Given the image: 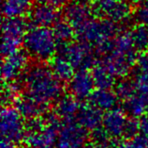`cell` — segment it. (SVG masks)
Segmentation results:
<instances>
[{"label": "cell", "mask_w": 148, "mask_h": 148, "mask_svg": "<svg viewBox=\"0 0 148 148\" xmlns=\"http://www.w3.org/2000/svg\"><path fill=\"white\" fill-rule=\"evenodd\" d=\"M25 94L47 108L63 96V84L56 76L50 66L43 62L28 65L23 76Z\"/></svg>", "instance_id": "obj_1"}, {"label": "cell", "mask_w": 148, "mask_h": 148, "mask_svg": "<svg viewBox=\"0 0 148 148\" xmlns=\"http://www.w3.org/2000/svg\"><path fill=\"white\" fill-rule=\"evenodd\" d=\"M137 59V50L132 44L130 31H123L116 36L111 51L103 56L101 62L116 77L124 79L133 71Z\"/></svg>", "instance_id": "obj_2"}, {"label": "cell", "mask_w": 148, "mask_h": 148, "mask_svg": "<svg viewBox=\"0 0 148 148\" xmlns=\"http://www.w3.org/2000/svg\"><path fill=\"white\" fill-rule=\"evenodd\" d=\"M119 33L118 25L100 18H92L86 25L76 31L80 41L92 46L97 53L102 56L111 51L114 40Z\"/></svg>", "instance_id": "obj_3"}, {"label": "cell", "mask_w": 148, "mask_h": 148, "mask_svg": "<svg viewBox=\"0 0 148 148\" xmlns=\"http://www.w3.org/2000/svg\"><path fill=\"white\" fill-rule=\"evenodd\" d=\"M61 124L56 113L45 114L43 117L28 121L24 139L27 146L30 148H52L56 146Z\"/></svg>", "instance_id": "obj_4"}, {"label": "cell", "mask_w": 148, "mask_h": 148, "mask_svg": "<svg viewBox=\"0 0 148 148\" xmlns=\"http://www.w3.org/2000/svg\"><path fill=\"white\" fill-rule=\"evenodd\" d=\"M24 51L38 62L52 60L58 52V44L51 28L31 26L24 40Z\"/></svg>", "instance_id": "obj_5"}, {"label": "cell", "mask_w": 148, "mask_h": 148, "mask_svg": "<svg viewBox=\"0 0 148 148\" xmlns=\"http://www.w3.org/2000/svg\"><path fill=\"white\" fill-rule=\"evenodd\" d=\"M28 24L23 18H4L2 21L1 53L4 58L20 51L24 44Z\"/></svg>", "instance_id": "obj_6"}, {"label": "cell", "mask_w": 148, "mask_h": 148, "mask_svg": "<svg viewBox=\"0 0 148 148\" xmlns=\"http://www.w3.org/2000/svg\"><path fill=\"white\" fill-rule=\"evenodd\" d=\"M59 55L66 58L75 69V71H88L98 63L96 50L82 41L71 42L60 45Z\"/></svg>", "instance_id": "obj_7"}, {"label": "cell", "mask_w": 148, "mask_h": 148, "mask_svg": "<svg viewBox=\"0 0 148 148\" xmlns=\"http://www.w3.org/2000/svg\"><path fill=\"white\" fill-rule=\"evenodd\" d=\"M91 8L97 18L105 19L116 25H123L130 20V4L125 0H92Z\"/></svg>", "instance_id": "obj_8"}, {"label": "cell", "mask_w": 148, "mask_h": 148, "mask_svg": "<svg viewBox=\"0 0 148 148\" xmlns=\"http://www.w3.org/2000/svg\"><path fill=\"white\" fill-rule=\"evenodd\" d=\"M0 127L3 140L17 143L25 139L26 124H25L24 117L13 106L3 108Z\"/></svg>", "instance_id": "obj_9"}, {"label": "cell", "mask_w": 148, "mask_h": 148, "mask_svg": "<svg viewBox=\"0 0 148 148\" xmlns=\"http://www.w3.org/2000/svg\"><path fill=\"white\" fill-rule=\"evenodd\" d=\"M88 143V131L76 121H66L58 131L56 148H85Z\"/></svg>", "instance_id": "obj_10"}, {"label": "cell", "mask_w": 148, "mask_h": 148, "mask_svg": "<svg viewBox=\"0 0 148 148\" xmlns=\"http://www.w3.org/2000/svg\"><path fill=\"white\" fill-rule=\"evenodd\" d=\"M92 0H71L64 7L65 20L71 24L75 31L81 29L92 19Z\"/></svg>", "instance_id": "obj_11"}, {"label": "cell", "mask_w": 148, "mask_h": 148, "mask_svg": "<svg viewBox=\"0 0 148 148\" xmlns=\"http://www.w3.org/2000/svg\"><path fill=\"white\" fill-rule=\"evenodd\" d=\"M28 67V55L25 51H18L4 58L1 67V76L6 83H14L23 77Z\"/></svg>", "instance_id": "obj_12"}, {"label": "cell", "mask_w": 148, "mask_h": 148, "mask_svg": "<svg viewBox=\"0 0 148 148\" xmlns=\"http://www.w3.org/2000/svg\"><path fill=\"white\" fill-rule=\"evenodd\" d=\"M128 121L130 119L127 118V114L123 108H115L104 113L102 129L112 141H118L126 137Z\"/></svg>", "instance_id": "obj_13"}, {"label": "cell", "mask_w": 148, "mask_h": 148, "mask_svg": "<svg viewBox=\"0 0 148 148\" xmlns=\"http://www.w3.org/2000/svg\"><path fill=\"white\" fill-rule=\"evenodd\" d=\"M123 110L133 119L148 115V84L136 82L133 94L123 102Z\"/></svg>", "instance_id": "obj_14"}, {"label": "cell", "mask_w": 148, "mask_h": 148, "mask_svg": "<svg viewBox=\"0 0 148 148\" xmlns=\"http://www.w3.org/2000/svg\"><path fill=\"white\" fill-rule=\"evenodd\" d=\"M68 83L69 94L79 101L89 99L95 92L94 79L88 71H77Z\"/></svg>", "instance_id": "obj_15"}, {"label": "cell", "mask_w": 148, "mask_h": 148, "mask_svg": "<svg viewBox=\"0 0 148 148\" xmlns=\"http://www.w3.org/2000/svg\"><path fill=\"white\" fill-rule=\"evenodd\" d=\"M28 19L32 26L49 28L59 20V13L49 3L37 4L30 10Z\"/></svg>", "instance_id": "obj_16"}, {"label": "cell", "mask_w": 148, "mask_h": 148, "mask_svg": "<svg viewBox=\"0 0 148 148\" xmlns=\"http://www.w3.org/2000/svg\"><path fill=\"white\" fill-rule=\"evenodd\" d=\"M104 114L91 104L82 105L76 116V122L85 130L95 132L102 127Z\"/></svg>", "instance_id": "obj_17"}, {"label": "cell", "mask_w": 148, "mask_h": 148, "mask_svg": "<svg viewBox=\"0 0 148 148\" xmlns=\"http://www.w3.org/2000/svg\"><path fill=\"white\" fill-rule=\"evenodd\" d=\"M82 105L71 94H64L56 103V113L60 120L73 121L79 112Z\"/></svg>", "instance_id": "obj_18"}, {"label": "cell", "mask_w": 148, "mask_h": 148, "mask_svg": "<svg viewBox=\"0 0 148 148\" xmlns=\"http://www.w3.org/2000/svg\"><path fill=\"white\" fill-rule=\"evenodd\" d=\"M14 104L16 110L20 112L24 119H27L28 121L40 118L46 111V107L38 104L25 94L18 97Z\"/></svg>", "instance_id": "obj_19"}, {"label": "cell", "mask_w": 148, "mask_h": 148, "mask_svg": "<svg viewBox=\"0 0 148 148\" xmlns=\"http://www.w3.org/2000/svg\"><path fill=\"white\" fill-rule=\"evenodd\" d=\"M89 100V104L100 111L108 112L116 108L119 98L116 92L112 90H95Z\"/></svg>", "instance_id": "obj_20"}, {"label": "cell", "mask_w": 148, "mask_h": 148, "mask_svg": "<svg viewBox=\"0 0 148 148\" xmlns=\"http://www.w3.org/2000/svg\"><path fill=\"white\" fill-rule=\"evenodd\" d=\"M32 10V0H4L2 13L5 18H23Z\"/></svg>", "instance_id": "obj_21"}, {"label": "cell", "mask_w": 148, "mask_h": 148, "mask_svg": "<svg viewBox=\"0 0 148 148\" xmlns=\"http://www.w3.org/2000/svg\"><path fill=\"white\" fill-rule=\"evenodd\" d=\"M92 76L95 86L100 90H111L116 85V77L102 62H98L92 69Z\"/></svg>", "instance_id": "obj_22"}, {"label": "cell", "mask_w": 148, "mask_h": 148, "mask_svg": "<svg viewBox=\"0 0 148 148\" xmlns=\"http://www.w3.org/2000/svg\"><path fill=\"white\" fill-rule=\"evenodd\" d=\"M50 67L61 82H69L76 73L71 62L59 54L51 60Z\"/></svg>", "instance_id": "obj_23"}, {"label": "cell", "mask_w": 148, "mask_h": 148, "mask_svg": "<svg viewBox=\"0 0 148 148\" xmlns=\"http://www.w3.org/2000/svg\"><path fill=\"white\" fill-rule=\"evenodd\" d=\"M52 31L59 46L72 42L76 33L73 26L66 20H58L53 26Z\"/></svg>", "instance_id": "obj_24"}, {"label": "cell", "mask_w": 148, "mask_h": 148, "mask_svg": "<svg viewBox=\"0 0 148 148\" xmlns=\"http://www.w3.org/2000/svg\"><path fill=\"white\" fill-rule=\"evenodd\" d=\"M130 38L137 52H146L148 49V28L138 24L130 30Z\"/></svg>", "instance_id": "obj_25"}, {"label": "cell", "mask_w": 148, "mask_h": 148, "mask_svg": "<svg viewBox=\"0 0 148 148\" xmlns=\"http://www.w3.org/2000/svg\"><path fill=\"white\" fill-rule=\"evenodd\" d=\"M134 80L138 83L148 84V52L141 53L133 68Z\"/></svg>", "instance_id": "obj_26"}, {"label": "cell", "mask_w": 148, "mask_h": 148, "mask_svg": "<svg viewBox=\"0 0 148 148\" xmlns=\"http://www.w3.org/2000/svg\"><path fill=\"white\" fill-rule=\"evenodd\" d=\"M136 89V81L134 79H130L127 77L121 79L115 85V92L117 94L119 100L123 102L128 99L133 94Z\"/></svg>", "instance_id": "obj_27"}, {"label": "cell", "mask_w": 148, "mask_h": 148, "mask_svg": "<svg viewBox=\"0 0 148 148\" xmlns=\"http://www.w3.org/2000/svg\"><path fill=\"white\" fill-rule=\"evenodd\" d=\"M126 141L127 148H148V141L140 133Z\"/></svg>", "instance_id": "obj_28"}, {"label": "cell", "mask_w": 148, "mask_h": 148, "mask_svg": "<svg viewBox=\"0 0 148 148\" xmlns=\"http://www.w3.org/2000/svg\"><path fill=\"white\" fill-rule=\"evenodd\" d=\"M139 124H140L139 133L142 136H143L148 141V115L141 118V120L139 121Z\"/></svg>", "instance_id": "obj_29"}, {"label": "cell", "mask_w": 148, "mask_h": 148, "mask_svg": "<svg viewBox=\"0 0 148 148\" xmlns=\"http://www.w3.org/2000/svg\"><path fill=\"white\" fill-rule=\"evenodd\" d=\"M48 3L50 5H52L53 7H54L56 9H59L61 7H65L66 4H67V0H49Z\"/></svg>", "instance_id": "obj_30"}, {"label": "cell", "mask_w": 148, "mask_h": 148, "mask_svg": "<svg viewBox=\"0 0 148 148\" xmlns=\"http://www.w3.org/2000/svg\"><path fill=\"white\" fill-rule=\"evenodd\" d=\"M0 148H18V147L16 145V143L9 142V141H6V140H3L2 139V142H1V145H0Z\"/></svg>", "instance_id": "obj_31"}, {"label": "cell", "mask_w": 148, "mask_h": 148, "mask_svg": "<svg viewBox=\"0 0 148 148\" xmlns=\"http://www.w3.org/2000/svg\"><path fill=\"white\" fill-rule=\"evenodd\" d=\"M85 148H109V147L100 145V143H98V142H96L94 141H92L91 142L87 143V145L85 146Z\"/></svg>", "instance_id": "obj_32"}, {"label": "cell", "mask_w": 148, "mask_h": 148, "mask_svg": "<svg viewBox=\"0 0 148 148\" xmlns=\"http://www.w3.org/2000/svg\"><path fill=\"white\" fill-rule=\"evenodd\" d=\"M126 1L130 5H142L146 0H126Z\"/></svg>", "instance_id": "obj_33"}, {"label": "cell", "mask_w": 148, "mask_h": 148, "mask_svg": "<svg viewBox=\"0 0 148 148\" xmlns=\"http://www.w3.org/2000/svg\"><path fill=\"white\" fill-rule=\"evenodd\" d=\"M38 4H42V3H48L49 0H35Z\"/></svg>", "instance_id": "obj_34"}, {"label": "cell", "mask_w": 148, "mask_h": 148, "mask_svg": "<svg viewBox=\"0 0 148 148\" xmlns=\"http://www.w3.org/2000/svg\"><path fill=\"white\" fill-rule=\"evenodd\" d=\"M145 2H147V3H148V0H146V1H145Z\"/></svg>", "instance_id": "obj_35"}]
</instances>
